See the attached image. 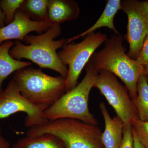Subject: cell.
Wrapping results in <instances>:
<instances>
[{
  "instance_id": "1",
  "label": "cell",
  "mask_w": 148,
  "mask_h": 148,
  "mask_svg": "<svg viewBox=\"0 0 148 148\" xmlns=\"http://www.w3.org/2000/svg\"><path fill=\"white\" fill-rule=\"evenodd\" d=\"M61 29L60 25L51 26L43 34L36 36L27 35L23 44L15 41L10 51V54L14 59H28L36 64L40 69H47L57 72L66 79L69 70L61 62L57 50L65 45L66 40H55L60 36Z\"/></svg>"
},
{
  "instance_id": "2",
  "label": "cell",
  "mask_w": 148,
  "mask_h": 148,
  "mask_svg": "<svg viewBox=\"0 0 148 148\" xmlns=\"http://www.w3.org/2000/svg\"><path fill=\"white\" fill-rule=\"evenodd\" d=\"M102 50L95 52L88 62L98 70H105L119 78L127 88L133 102L137 97L138 79L145 73V67L125 53L120 34L111 36Z\"/></svg>"
},
{
  "instance_id": "3",
  "label": "cell",
  "mask_w": 148,
  "mask_h": 148,
  "mask_svg": "<svg viewBox=\"0 0 148 148\" xmlns=\"http://www.w3.org/2000/svg\"><path fill=\"white\" fill-rule=\"evenodd\" d=\"M85 68L86 72L82 81L43 112V116L48 121L71 119L97 125V120L89 110L88 100L98 71L89 62Z\"/></svg>"
},
{
  "instance_id": "4",
  "label": "cell",
  "mask_w": 148,
  "mask_h": 148,
  "mask_svg": "<svg viewBox=\"0 0 148 148\" xmlns=\"http://www.w3.org/2000/svg\"><path fill=\"white\" fill-rule=\"evenodd\" d=\"M102 133L96 125L78 120L61 119L31 127L26 136L51 134L61 140L64 148H105L101 140Z\"/></svg>"
},
{
  "instance_id": "5",
  "label": "cell",
  "mask_w": 148,
  "mask_h": 148,
  "mask_svg": "<svg viewBox=\"0 0 148 148\" xmlns=\"http://www.w3.org/2000/svg\"><path fill=\"white\" fill-rule=\"evenodd\" d=\"M12 79L27 101L47 109L66 92V79L49 75L41 69L26 67L15 72Z\"/></svg>"
},
{
  "instance_id": "6",
  "label": "cell",
  "mask_w": 148,
  "mask_h": 148,
  "mask_svg": "<svg viewBox=\"0 0 148 148\" xmlns=\"http://www.w3.org/2000/svg\"><path fill=\"white\" fill-rule=\"evenodd\" d=\"M107 39V35L93 32L86 35L81 42L65 44L62 50L58 52L61 62L65 66H69L66 79V92L78 84V80L83 69L96 49Z\"/></svg>"
},
{
  "instance_id": "7",
  "label": "cell",
  "mask_w": 148,
  "mask_h": 148,
  "mask_svg": "<svg viewBox=\"0 0 148 148\" xmlns=\"http://www.w3.org/2000/svg\"><path fill=\"white\" fill-rule=\"evenodd\" d=\"M98 88L124 125H131L139 119L138 112L127 88L115 75L105 70L98 71L93 88Z\"/></svg>"
},
{
  "instance_id": "8",
  "label": "cell",
  "mask_w": 148,
  "mask_h": 148,
  "mask_svg": "<svg viewBox=\"0 0 148 148\" xmlns=\"http://www.w3.org/2000/svg\"><path fill=\"white\" fill-rule=\"evenodd\" d=\"M46 108L35 106L24 98L14 80L9 82L4 90L0 92V120L18 112L27 116L25 125L30 128L45 123L48 121L43 116Z\"/></svg>"
},
{
  "instance_id": "9",
  "label": "cell",
  "mask_w": 148,
  "mask_h": 148,
  "mask_svg": "<svg viewBox=\"0 0 148 148\" xmlns=\"http://www.w3.org/2000/svg\"><path fill=\"white\" fill-rule=\"evenodd\" d=\"M121 6L128 18L127 34L125 35L129 45L127 54L135 60L148 34V0H124L121 2Z\"/></svg>"
},
{
  "instance_id": "10",
  "label": "cell",
  "mask_w": 148,
  "mask_h": 148,
  "mask_svg": "<svg viewBox=\"0 0 148 148\" xmlns=\"http://www.w3.org/2000/svg\"><path fill=\"white\" fill-rule=\"evenodd\" d=\"M51 27L45 22L31 20L19 9L16 11L13 21L0 29V44L12 40L24 42V38L31 32L41 34Z\"/></svg>"
},
{
  "instance_id": "11",
  "label": "cell",
  "mask_w": 148,
  "mask_h": 148,
  "mask_svg": "<svg viewBox=\"0 0 148 148\" xmlns=\"http://www.w3.org/2000/svg\"><path fill=\"white\" fill-rule=\"evenodd\" d=\"M77 3L73 0H49L46 22L51 26L74 20L79 16Z\"/></svg>"
},
{
  "instance_id": "12",
  "label": "cell",
  "mask_w": 148,
  "mask_h": 148,
  "mask_svg": "<svg viewBox=\"0 0 148 148\" xmlns=\"http://www.w3.org/2000/svg\"><path fill=\"white\" fill-rule=\"evenodd\" d=\"M99 108L105 124L101 135L103 146L105 148H119L122 140L124 123L117 116L112 118L103 102L100 103Z\"/></svg>"
},
{
  "instance_id": "13",
  "label": "cell",
  "mask_w": 148,
  "mask_h": 148,
  "mask_svg": "<svg viewBox=\"0 0 148 148\" xmlns=\"http://www.w3.org/2000/svg\"><path fill=\"white\" fill-rule=\"evenodd\" d=\"M14 44L11 40L0 45V92L3 90V83L10 75L32 64L31 62L16 60L11 56L10 51Z\"/></svg>"
},
{
  "instance_id": "14",
  "label": "cell",
  "mask_w": 148,
  "mask_h": 148,
  "mask_svg": "<svg viewBox=\"0 0 148 148\" xmlns=\"http://www.w3.org/2000/svg\"><path fill=\"white\" fill-rule=\"evenodd\" d=\"M120 0H109L106 4L103 13L96 22L92 27L79 35L69 38L66 40L65 44H70L75 40L81 37H85L90 33L95 32L97 29L102 27H108L113 31L115 34H119V33L116 29L114 23V16L118 11L121 10Z\"/></svg>"
},
{
  "instance_id": "15",
  "label": "cell",
  "mask_w": 148,
  "mask_h": 148,
  "mask_svg": "<svg viewBox=\"0 0 148 148\" xmlns=\"http://www.w3.org/2000/svg\"><path fill=\"white\" fill-rule=\"evenodd\" d=\"M12 148H64L57 137L51 134L37 137H26L18 140Z\"/></svg>"
},
{
  "instance_id": "16",
  "label": "cell",
  "mask_w": 148,
  "mask_h": 148,
  "mask_svg": "<svg viewBox=\"0 0 148 148\" xmlns=\"http://www.w3.org/2000/svg\"><path fill=\"white\" fill-rule=\"evenodd\" d=\"M137 97L134 102L139 120L148 121V79L147 74H142L137 86Z\"/></svg>"
},
{
  "instance_id": "17",
  "label": "cell",
  "mask_w": 148,
  "mask_h": 148,
  "mask_svg": "<svg viewBox=\"0 0 148 148\" xmlns=\"http://www.w3.org/2000/svg\"><path fill=\"white\" fill-rule=\"evenodd\" d=\"M49 0H24L20 9L31 20L45 22Z\"/></svg>"
},
{
  "instance_id": "18",
  "label": "cell",
  "mask_w": 148,
  "mask_h": 148,
  "mask_svg": "<svg viewBox=\"0 0 148 148\" xmlns=\"http://www.w3.org/2000/svg\"><path fill=\"white\" fill-rule=\"evenodd\" d=\"M24 0H1L0 1V7L5 17L6 25L10 24L14 19L16 11L21 8Z\"/></svg>"
},
{
  "instance_id": "19",
  "label": "cell",
  "mask_w": 148,
  "mask_h": 148,
  "mask_svg": "<svg viewBox=\"0 0 148 148\" xmlns=\"http://www.w3.org/2000/svg\"><path fill=\"white\" fill-rule=\"evenodd\" d=\"M132 126L140 143L148 148V121L136 120L132 123Z\"/></svg>"
},
{
  "instance_id": "20",
  "label": "cell",
  "mask_w": 148,
  "mask_h": 148,
  "mask_svg": "<svg viewBox=\"0 0 148 148\" xmlns=\"http://www.w3.org/2000/svg\"><path fill=\"white\" fill-rule=\"evenodd\" d=\"M119 148H134V139L131 125H125L122 140Z\"/></svg>"
},
{
  "instance_id": "21",
  "label": "cell",
  "mask_w": 148,
  "mask_h": 148,
  "mask_svg": "<svg viewBox=\"0 0 148 148\" xmlns=\"http://www.w3.org/2000/svg\"><path fill=\"white\" fill-rule=\"evenodd\" d=\"M135 60L144 66L148 65V34L145 38L143 45Z\"/></svg>"
},
{
  "instance_id": "22",
  "label": "cell",
  "mask_w": 148,
  "mask_h": 148,
  "mask_svg": "<svg viewBox=\"0 0 148 148\" xmlns=\"http://www.w3.org/2000/svg\"><path fill=\"white\" fill-rule=\"evenodd\" d=\"M0 148H10V143L3 136L1 127H0Z\"/></svg>"
},
{
  "instance_id": "23",
  "label": "cell",
  "mask_w": 148,
  "mask_h": 148,
  "mask_svg": "<svg viewBox=\"0 0 148 148\" xmlns=\"http://www.w3.org/2000/svg\"><path fill=\"white\" fill-rule=\"evenodd\" d=\"M132 132H133V139H134V148H146L139 141L136 133L133 128H132Z\"/></svg>"
},
{
  "instance_id": "24",
  "label": "cell",
  "mask_w": 148,
  "mask_h": 148,
  "mask_svg": "<svg viewBox=\"0 0 148 148\" xmlns=\"http://www.w3.org/2000/svg\"><path fill=\"white\" fill-rule=\"evenodd\" d=\"M5 17L1 8L0 7V29L4 27L5 25Z\"/></svg>"
},
{
  "instance_id": "25",
  "label": "cell",
  "mask_w": 148,
  "mask_h": 148,
  "mask_svg": "<svg viewBox=\"0 0 148 148\" xmlns=\"http://www.w3.org/2000/svg\"><path fill=\"white\" fill-rule=\"evenodd\" d=\"M144 67H145V73L148 75V65L144 66Z\"/></svg>"
},
{
  "instance_id": "26",
  "label": "cell",
  "mask_w": 148,
  "mask_h": 148,
  "mask_svg": "<svg viewBox=\"0 0 148 148\" xmlns=\"http://www.w3.org/2000/svg\"><path fill=\"white\" fill-rule=\"evenodd\" d=\"M147 77H148V75H147Z\"/></svg>"
}]
</instances>
